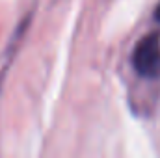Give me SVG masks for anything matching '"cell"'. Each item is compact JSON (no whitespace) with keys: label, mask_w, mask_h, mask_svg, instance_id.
I'll list each match as a JSON object with an SVG mask.
<instances>
[{"label":"cell","mask_w":160,"mask_h":158,"mask_svg":"<svg viewBox=\"0 0 160 158\" xmlns=\"http://www.w3.org/2000/svg\"><path fill=\"white\" fill-rule=\"evenodd\" d=\"M155 19H157V22L160 24V2H158V6H157V11H155Z\"/></svg>","instance_id":"obj_2"},{"label":"cell","mask_w":160,"mask_h":158,"mask_svg":"<svg viewBox=\"0 0 160 158\" xmlns=\"http://www.w3.org/2000/svg\"><path fill=\"white\" fill-rule=\"evenodd\" d=\"M132 65L136 73L143 78H158L160 77V36L147 34L134 48Z\"/></svg>","instance_id":"obj_1"}]
</instances>
